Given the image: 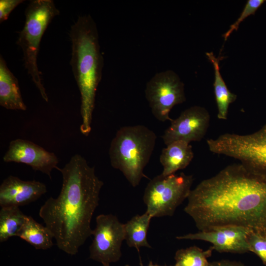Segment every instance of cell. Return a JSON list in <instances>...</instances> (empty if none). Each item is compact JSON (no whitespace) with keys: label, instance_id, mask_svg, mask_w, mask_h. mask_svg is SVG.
I'll list each match as a JSON object with an SVG mask.
<instances>
[{"label":"cell","instance_id":"44dd1931","mask_svg":"<svg viewBox=\"0 0 266 266\" xmlns=\"http://www.w3.org/2000/svg\"><path fill=\"white\" fill-rule=\"evenodd\" d=\"M249 252L257 255L266 266V233L251 231L247 237Z\"/></svg>","mask_w":266,"mask_h":266},{"label":"cell","instance_id":"ac0fdd59","mask_svg":"<svg viewBox=\"0 0 266 266\" xmlns=\"http://www.w3.org/2000/svg\"><path fill=\"white\" fill-rule=\"evenodd\" d=\"M152 217L145 212L136 215L125 224V240L130 247H134L139 252L141 247L151 248L147 241V234Z\"/></svg>","mask_w":266,"mask_h":266},{"label":"cell","instance_id":"484cf974","mask_svg":"<svg viewBox=\"0 0 266 266\" xmlns=\"http://www.w3.org/2000/svg\"><path fill=\"white\" fill-rule=\"evenodd\" d=\"M125 266H130L129 265H126Z\"/></svg>","mask_w":266,"mask_h":266},{"label":"cell","instance_id":"d4e9b609","mask_svg":"<svg viewBox=\"0 0 266 266\" xmlns=\"http://www.w3.org/2000/svg\"><path fill=\"white\" fill-rule=\"evenodd\" d=\"M140 266H143L141 263L140 264ZM147 266H160V265H157V264H154L151 261H150L149 262L148 265Z\"/></svg>","mask_w":266,"mask_h":266},{"label":"cell","instance_id":"ba28073f","mask_svg":"<svg viewBox=\"0 0 266 266\" xmlns=\"http://www.w3.org/2000/svg\"><path fill=\"white\" fill-rule=\"evenodd\" d=\"M145 95L152 114L161 122L170 121L171 109L186 100L184 85L171 70L156 73L147 82Z\"/></svg>","mask_w":266,"mask_h":266},{"label":"cell","instance_id":"7c38bea8","mask_svg":"<svg viewBox=\"0 0 266 266\" xmlns=\"http://www.w3.org/2000/svg\"><path fill=\"white\" fill-rule=\"evenodd\" d=\"M3 160L6 163L15 162L30 166L51 178V173L57 169L59 160L53 152L28 140L18 138L10 142Z\"/></svg>","mask_w":266,"mask_h":266},{"label":"cell","instance_id":"2e32d148","mask_svg":"<svg viewBox=\"0 0 266 266\" xmlns=\"http://www.w3.org/2000/svg\"><path fill=\"white\" fill-rule=\"evenodd\" d=\"M206 55L213 64L214 68L215 79L213 86L218 108L217 117L220 120H226L229 105L235 100L237 96L229 90L221 76L219 67L221 58H216L212 52H207Z\"/></svg>","mask_w":266,"mask_h":266},{"label":"cell","instance_id":"4fadbf2b","mask_svg":"<svg viewBox=\"0 0 266 266\" xmlns=\"http://www.w3.org/2000/svg\"><path fill=\"white\" fill-rule=\"evenodd\" d=\"M46 192L43 183L34 180L25 181L10 175L0 186V206L19 207L36 200Z\"/></svg>","mask_w":266,"mask_h":266},{"label":"cell","instance_id":"d6986e66","mask_svg":"<svg viewBox=\"0 0 266 266\" xmlns=\"http://www.w3.org/2000/svg\"><path fill=\"white\" fill-rule=\"evenodd\" d=\"M27 217L28 216L25 215L19 207H1L0 242H5L11 237L17 236Z\"/></svg>","mask_w":266,"mask_h":266},{"label":"cell","instance_id":"7a4b0ae2","mask_svg":"<svg viewBox=\"0 0 266 266\" xmlns=\"http://www.w3.org/2000/svg\"><path fill=\"white\" fill-rule=\"evenodd\" d=\"M60 194L50 197L41 206L39 216L52 232L58 247L70 255L92 235L91 222L99 205L103 182L82 156L76 154L62 168Z\"/></svg>","mask_w":266,"mask_h":266},{"label":"cell","instance_id":"8992f818","mask_svg":"<svg viewBox=\"0 0 266 266\" xmlns=\"http://www.w3.org/2000/svg\"><path fill=\"white\" fill-rule=\"evenodd\" d=\"M206 142L212 153L236 159L266 179V124L251 133H226L208 139Z\"/></svg>","mask_w":266,"mask_h":266},{"label":"cell","instance_id":"7402d4cb","mask_svg":"<svg viewBox=\"0 0 266 266\" xmlns=\"http://www.w3.org/2000/svg\"><path fill=\"white\" fill-rule=\"evenodd\" d=\"M266 1L265 0H248L240 16L237 20L232 25L230 29L224 34L223 37L226 40L230 34L234 31H236L240 24L247 17L251 15H254L256 11Z\"/></svg>","mask_w":266,"mask_h":266},{"label":"cell","instance_id":"3957f363","mask_svg":"<svg viewBox=\"0 0 266 266\" xmlns=\"http://www.w3.org/2000/svg\"><path fill=\"white\" fill-rule=\"evenodd\" d=\"M70 64L80 94L81 133L88 136L91 131L97 88L101 79L103 58L99 34L90 15L79 16L71 26Z\"/></svg>","mask_w":266,"mask_h":266},{"label":"cell","instance_id":"9a60e30c","mask_svg":"<svg viewBox=\"0 0 266 266\" xmlns=\"http://www.w3.org/2000/svg\"><path fill=\"white\" fill-rule=\"evenodd\" d=\"M0 105L10 110H26L18 80L0 56Z\"/></svg>","mask_w":266,"mask_h":266},{"label":"cell","instance_id":"8fae6325","mask_svg":"<svg viewBox=\"0 0 266 266\" xmlns=\"http://www.w3.org/2000/svg\"><path fill=\"white\" fill-rule=\"evenodd\" d=\"M251 231L236 225L214 226L194 233L177 236L178 240H200L212 244L219 252L242 254L249 252L247 237Z\"/></svg>","mask_w":266,"mask_h":266},{"label":"cell","instance_id":"e0dca14e","mask_svg":"<svg viewBox=\"0 0 266 266\" xmlns=\"http://www.w3.org/2000/svg\"><path fill=\"white\" fill-rule=\"evenodd\" d=\"M17 236L26 241L36 249L46 250L53 245L54 236L46 227L37 222L31 216L27 219Z\"/></svg>","mask_w":266,"mask_h":266},{"label":"cell","instance_id":"277c9868","mask_svg":"<svg viewBox=\"0 0 266 266\" xmlns=\"http://www.w3.org/2000/svg\"><path fill=\"white\" fill-rule=\"evenodd\" d=\"M155 133L142 125L120 128L112 140L109 156L111 166L121 171L131 185H138L154 149Z\"/></svg>","mask_w":266,"mask_h":266},{"label":"cell","instance_id":"30bf717a","mask_svg":"<svg viewBox=\"0 0 266 266\" xmlns=\"http://www.w3.org/2000/svg\"><path fill=\"white\" fill-rule=\"evenodd\" d=\"M210 116L204 107L195 105L183 111L165 130L162 138L166 145L178 140L188 143L200 141L208 129Z\"/></svg>","mask_w":266,"mask_h":266},{"label":"cell","instance_id":"603a6c76","mask_svg":"<svg viewBox=\"0 0 266 266\" xmlns=\"http://www.w3.org/2000/svg\"><path fill=\"white\" fill-rule=\"evenodd\" d=\"M24 1L23 0H0V23H1L6 20L11 11Z\"/></svg>","mask_w":266,"mask_h":266},{"label":"cell","instance_id":"52a82bcc","mask_svg":"<svg viewBox=\"0 0 266 266\" xmlns=\"http://www.w3.org/2000/svg\"><path fill=\"white\" fill-rule=\"evenodd\" d=\"M193 180L192 175L183 172L154 177L144 193L146 212L152 218L172 216L176 208L187 199Z\"/></svg>","mask_w":266,"mask_h":266},{"label":"cell","instance_id":"5b68a950","mask_svg":"<svg viewBox=\"0 0 266 266\" xmlns=\"http://www.w3.org/2000/svg\"><path fill=\"white\" fill-rule=\"evenodd\" d=\"M60 14L52 0H31L25 9V21L16 41L23 54L25 68L43 99L48 98L42 82L37 59L42 36L54 18Z\"/></svg>","mask_w":266,"mask_h":266},{"label":"cell","instance_id":"ffe728a7","mask_svg":"<svg viewBox=\"0 0 266 266\" xmlns=\"http://www.w3.org/2000/svg\"><path fill=\"white\" fill-rule=\"evenodd\" d=\"M214 249L210 247L206 250L193 246L178 250L175 254V264L173 266H208L207 259Z\"/></svg>","mask_w":266,"mask_h":266},{"label":"cell","instance_id":"9c48e42d","mask_svg":"<svg viewBox=\"0 0 266 266\" xmlns=\"http://www.w3.org/2000/svg\"><path fill=\"white\" fill-rule=\"evenodd\" d=\"M96 222L89 247V258L102 266L110 265L118 261L122 256L121 245L125 239V224L111 214H100Z\"/></svg>","mask_w":266,"mask_h":266},{"label":"cell","instance_id":"4316f807","mask_svg":"<svg viewBox=\"0 0 266 266\" xmlns=\"http://www.w3.org/2000/svg\"><path fill=\"white\" fill-rule=\"evenodd\" d=\"M110 266V265H105V266Z\"/></svg>","mask_w":266,"mask_h":266},{"label":"cell","instance_id":"5bb4252c","mask_svg":"<svg viewBox=\"0 0 266 266\" xmlns=\"http://www.w3.org/2000/svg\"><path fill=\"white\" fill-rule=\"evenodd\" d=\"M166 146L160 156V162L163 167L161 174L164 176L185 168L194 158L192 146L187 142L178 140Z\"/></svg>","mask_w":266,"mask_h":266},{"label":"cell","instance_id":"6da1fadb","mask_svg":"<svg viewBox=\"0 0 266 266\" xmlns=\"http://www.w3.org/2000/svg\"><path fill=\"white\" fill-rule=\"evenodd\" d=\"M185 212L200 231L236 225L266 233V179L230 165L191 190Z\"/></svg>","mask_w":266,"mask_h":266},{"label":"cell","instance_id":"cb8c5ba5","mask_svg":"<svg viewBox=\"0 0 266 266\" xmlns=\"http://www.w3.org/2000/svg\"><path fill=\"white\" fill-rule=\"evenodd\" d=\"M208 266H246L240 262L230 261L228 260H222L218 261H214L209 263Z\"/></svg>","mask_w":266,"mask_h":266}]
</instances>
